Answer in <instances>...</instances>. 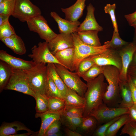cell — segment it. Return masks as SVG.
<instances>
[{"mask_svg":"<svg viewBox=\"0 0 136 136\" xmlns=\"http://www.w3.org/2000/svg\"><path fill=\"white\" fill-rule=\"evenodd\" d=\"M120 116L116 117L111 121L97 127L94 131L93 135L105 136V132L109 127L112 123L119 119Z\"/></svg>","mask_w":136,"mask_h":136,"instance_id":"cell-40","label":"cell"},{"mask_svg":"<svg viewBox=\"0 0 136 136\" xmlns=\"http://www.w3.org/2000/svg\"><path fill=\"white\" fill-rule=\"evenodd\" d=\"M32 53L28 56L37 64L43 63H58L60 64L53 55L49 47L48 43L40 42L37 46L35 45L31 49Z\"/></svg>","mask_w":136,"mask_h":136,"instance_id":"cell-11","label":"cell"},{"mask_svg":"<svg viewBox=\"0 0 136 136\" xmlns=\"http://www.w3.org/2000/svg\"><path fill=\"white\" fill-rule=\"evenodd\" d=\"M127 74L136 76V66L129 67Z\"/></svg>","mask_w":136,"mask_h":136,"instance_id":"cell-49","label":"cell"},{"mask_svg":"<svg viewBox=\"0 0 136 136\" xmlns=\"http://www.w3.org/2000/svg\"><path fill=\"white\" fill-rule=\"evenodd\" d=\"M136 50V45L132 42L118 50L122 64V68L119 75L120 80L127 81L128 70L133 54Z\"/></svg>","mask_w":136,"mask_h":136,"instance_id":"cell-12","label":"cell"},{"mask_svg":"<svg viewBox=\"0 0 136 136\" xmlns=\"http://www.w3.org/2000/svg\"><path fill=\"white\" fill-rule=\"evenodd\" d=\"M50 15L57 23L60 33L72 34L77 32L81 24L78 20L72 21L63 19L54 12H51Z\"/></svg>","mask_w":136,"mask_h":136,"instance_id":"cell-16","label":"cell"},{"mask_svg":"<svg viewBox=\"0 0 136 136\" xmlns=\"http://www.w3.org/2000/svg\"><path fill=\"white\" fill-rule=\"evenodd\" d=\"M129 74L130 76L132 82L136 88V76L133 75Z\"/></svg>","mask_w":136,"mask_h":136,"instance_id":"cell-50","label":"cell"},{"mask_svg":"<svg viewBox=\"0 0 136 136\" xmlns=\"http://www.w3.org/2000/svg\"><path fill=\"white\" fill-rule=\"evenodd\" d=\"M15 4V0H5L0 3V14L12 15Z\"/></svg>","mask_w":136,"mask_h":136,"instance_id":"cell-36","label":"cell"},{"mask_svg":"<svg viewBox=\"0 0 136 136\" xmlns=\"http://www.w3.org/2000/svg\"><path fill=\"white\" fill-rule=\"evenodd\" d=\"M5 0H0V3L2 2L3 1H4Z\"/></svg>","mask_w":136,"mask_h":136,"instance_id":"cell-54","label":"cell"},{"mask_svg":"<svg viewBox=\"0 0 136 136\" xmlns=\"http://www.w3.org/2000/svg\"><path fill=\"white\" fill-rule=\"evenodd\" d=\"M95 64L94 62L89 57L84 59L79 63L76 72L78 74L83 73L88 70Z\"/></svg>","mask_w":136,"mask_h":136,"instance_id":"cell-41","label":"cell"},{"mask_svg":"<svg viewBox=\"0 0 136 136\" xmlns=\"http://www.w3.org/2000/svg\"><path fill=\"white\" fill-rule=\"evenodd\" d=\"M66 135L68 136H82V135L79 132H76L68 128L65 130Z\"/></svg>","mask_w":136,"mask_h":136,"instance_id":"cell-46","label":"cell"},{"mask_svg":"<svg viewBox=\"0 0 136 136\" xmlns=\"http://www.w3.org/2000/svg\"><path fill=\"white\" fill-rule=\"evenodd\" d=\"M54 64L58 73L67 88L84 97L87 89V84L81 80L78 73L72 72L60 64Z\"/></svg>","mask_w":136,"mask_h":136,"instance_id":"cell-5","label":"cell"},{"mask_svg":"<svg viewBox=\"0 0 136 136\" xmlns=\"http://www.w3.org/2000/svg\"><path fill=\"white\" fill-rule=\"evenodd\" d=\"M104 66L95 64L86 72L78 75L87 82L94 79L100 74H103Z\"/></svg>","mask_w":136,"mask_h":136,"instance_id":"cell-29","label":"cell"},{"mask_svg":"<svg viewBox=\"0 0 136 136\" xmlns=\"http://www.w3.org/2000/svg\"><path fill=\"white\" fill-rule=\"evenodd\" d=\"M13 68L4 61H0V91L1 92L8 83Z\"/></svg>","mask_w":136,"mask_h":136,"instance_id":"cell-27","label":"cell"},{"mask_svg":"<svg viewBox=\"0 0 136 136\" xmlns=\"http://www.w3.org/2000/svg\"><path fill=\"white\" fill-rule=\"evenodd\" d=\"M128 108L130 121L136 122V106L133 104Z\"/></svg>","mask_w":136,"mask_h":136,"instance_id":"cell-44","label":"cell"},{"mask_svg":"<svg viewBox=\"0 0 136 136\" xmlns=\"http://www.w3.org/2000/svg\"><path fill=\"white\" fill-rule=\"evenodd\" d=\"M127 134L130 136H136V122L131 121L127 122L122 129L120 135Z\"/></svg>","mask_w":136,"mask_h":136,"instance_id":"cell-39","label":"cell"},{"mask_svg":"<svg viewBox=\"0 0 136 136\" xmlns=\"http://www.w3.org/2000/svg\"><path fill=\"white\" fill-rule=\"evenodd\" d=\"M134 28L136 29V28Z\"/></svg>","mask_w":136,"mask_h":136,"instance_id":"cell-55","label":"cell"},{"mask_svg":"<svg viewBox=\"0 0 136 136\" xmlns=\"http://www.w3.org/2000/svg\"><path fill=\"white\" fill-rule=\"evenodd\" d=\"M127 81L131 91L133 104L136 106V88L132 82L130 75L128 74H127Z\"/></svg>","mask_w":136,"mask_h":136,"instance_id":"cell-43","label":"cell"},{"mask_svg":"<svg viewBox=\"0 0 136 136\" xmlns=\"http://www.w3.org/2000/svg\"><path fill=\"white\" fill-rule=\"evenodd\" d=\"M95 117L91 115L83 117L81 123L78 128L80 131L85 135L93 134L98 125Z\"/></svg>","mask_w":136,"mask_h":136,"instance_id":"cell-26","label":"cell"},{"mask_svg":"<svg viewBox=\"0 0 136 136\" xmlns=\"http://www.w3.org/2000/svg\"><path fill=\"white\" fill-rule=\"evenodd\" d=\"M61 133L59 132L50 134L49 136H61Z\"/></svg>","mask_w":136,"mask_h":136,"instance_id":"cell-51","label":"cell"},{"mask_svg":"<svg viewBox=\"0 0 136 136\" xmlns=\"http://www.w3.org/2000/svg\"><path fill=\"white\" fill-rule=\"evenodd\" d=\"M22 130H25L28 132H33L19 122L4 123L0 127V136H11L17 134L18 131Z\"/></svg>","mask_w":136,"mask_h":136,"instance_id":"cell-21","label":"cell"},{"mask_svg":"<svg viewBox=\"0 0 136 136\" xmlns=\"http://www.w3.org/2000/svg\"><path fill=\"white\" fill-rule=\"evenodd\" d=\"M26 22L30 30L37 33L41 39L48 43L57 35L51 28L47 20L41 15L33 17Z\"/></svg>","mask_w":136,"mask_h":136,"instance_id":"cell-9","label":"cell"},{"mask_svg":"<svg viewBox=\"0 0 136 136\" xmlns=\"http://www.w3.org/2000/svg\"><path fill=\"white\" fill-rule=\"evenodd\" d=\"M84 108L65 106L62 115L69 117L79 118L83 117Z\"/></svg>","mask_w":136,"mask_h":136,"instance_id":"cell-34","label":"cell"},{"mask_svg":"<svg viewBox=\"0 0 136 136\" xmlns=\"http://www.w3.org/2000/svg\"><path fill=\"white\" fill-rule=\"evenodd\" d=\"M95 64L104 66L112 65L117 67L120 72L122 67L121 59L118 50L110 47L104 52L89 56Z\"/></svg>","mask_w":136,"mask_h":136,"instance_id":"cell-10","label":"cell"},{"mask_svg":"<svg viewBox=\"0 0 136 136\" xmlns=\"http://www.w3.org/2000/svg\"><path fill=\"white\" fill-rule=\"evenodd\" d=\"M48 98V111L62 112L65 106L64 99L58 97H50Z\"/></svg>","mask_w":136,"mask_h":136,"instance_id":"cell-30","label":"cell"},{"mask_svg":"<svg viewBox=\"0 0 136 136\" xmlns=\"http://www.w3.org/2000/svg\"><path fill=\"white\" fill-rule=\"evenodd\" d=\"M108 42L111 48L118 50L129 43L122 39L119 33L116 32L114 30L111 40Z\"/></svg>","mask_w":136,"mask_h":136,"instance_id":"cell-35","label":"cell"},{"mask_svg":"<svg viewBox=\"0 0 136 136\" xmlns=\"http://www.w3.org/2000/svg\"><path fill=\"white\" fill-rule=\"evenodd\" d=\"M83 118H72L62 115L60 118L61 122L67 128L75 131L80 125Z\"/></svg>","mask_w":136,"mask_h":136,"instance_id":"cell-33","label":"cell"},{"mask_svg":"<svg viewBox=\"0 0 136 136\" xmlns=\"http://www.w3.org/2000/svg\"><path fill=\"white\" fill-rule=\"evenodd\" d=\"M64 99L66 107L84 108L85 106L84 97L81 96L75 91L69 88Z\"/></svg>","mask_w":136,"mask_h":136,"instance_id":"cell-24","label":"cell"},{"mask_svg":"<svg viewBox=\"0 0 136 136\" xmlns=\"http://www.w3.org/2000/svg\"><path fill=\"white\" fill-rule=\"evenodd\" d=\"M136 66V50L134 52L129 67Z\"/></svg>","mask_w":136,"mask_h":136,"instance_id":"cell-48","label":"cell"},{"mask_svg":"<svg viewBox=\"0 0 136 136\" xmlns=\"http://www.w3.org/2000/svg\"><path fill=\"white\" fill-rule=\"evenodd\" d=\"M116 8V4H114L112 5L107 4L104 7V10L106 13L109 14L111 18L112 23L114 31L119 33L118 25L116 18L115 10Z\"/></svg>","mask_w":136,"mask_h":136,"instance_id":"cell-37","label":"cell"},{"mask_svg":"<svg viewBox=\"0 0 136 136\" xmlns=\"http://www.w3.org/2000/svg\"><path fill=\"white\" fill-rule=\"evenodd\" d=\"M16 34L9 20L0 26V39L7 38Z\"/></svg>","mask_w":136,"mask_h":136,"instance_id":"cell-38","label":"cell"},{"mask_svg":"<svg viewBox=\"0 0 136 136\" xmlns=\"http://www.w3.org/2000/svg\"><path fill=\"white\" fill-rule=\"evenodd\" d=\"M48 75L46 96L48 98L58 97L63 99L58 89L48 74Z\"/></svg>","mask_w":136,"mask_h":136,"instance_id":"cell-32","label":"cell"},{"mask_svg":"<svg viewBox=\"0 0 136 136\" xmlns=\"http://www.w3.org/2000/svg\"><path fill=\"white\" fill-rule=\"evenodd\" d=\"M74 47L58 51L54 56L60 64L71 71H73L75 57Z\"/></svg>","mask_w":136,"mask_h":136,"instance_id":"cell-20","label":"cell"},{"mask_svg":"<svg viewBox=\"0 0 136 136\" xmlns=\"http://www.w3.org/2000/svg\"><path fill=\"white\" fill-rule=\"evenodd\" d=\"M124 17L130 25L136 20V11L132 13L125 15Z\"/></svg>","mask_w":136,"mask_h":136,"instance_id":"cell-45","label":"cell"},{"mask_svg":"<svg viewBox=\"0 0 136 136\" xmlns=\"http://www.w3.org/2000/svg\"><path fill=\"white\" fill-rule=\"evenodd\" d=\"M61 122L60 119L54 122L48 128L44 136H49L51 134L59 132Z\"/></svg>","mask_w":136,"mask_h":136,"instance_id":"cell-42","label":"cell"},{"mask_svg":"<svg viewBox=\"0 0 136 136\" xmlns=\"http://www.w3.org/2000/svg\"><path fill=\"white\" fill-rule=\"evenodd\" d=\"M4 90L16 91L35 98V93L29 85L24 70L13 69L11 76Z\"/></svg>","mask_w":136,"mask_h":136,"instance_id":"cell-6","label":"cell"},{"mask_svg":"<svg viewBox=\"0 0 136 136\" xmlns=\"http://www.w3.org/2000/svg\"><path fill=\"white\" fill-rule=\"evenodd\" d=\"M128 108L109 107L103 103L93 110L89 115L95 117L98 124L101 125L116 117L128 114Z\"/></svg>","mask_w":136,"mask_h":136,"instance_id":"cell-8","label":"cell"},{"mask_svg":"<svg viewBox=\"0 0 136 136\" xmlns=\"http://www.w3.org/2000/svg\"><path fill=\"white\" fill-rule=\"evenodd\" d=\"M86 0H77L71 6L66 8H61L62 11L65 14V19L72 21H78L83 15Z\"/></svg>","mask_w":136,"mask_h":136,"instance_id":"cell-18","label":"cell"},{"mask_svg":"<svg viewBox=\"0 0 136 136\" xmlns=\"http://www.w3.org/2000/svg\"><path fill=\"white\" fill-rule=\"evenodd\" d=\"M9 16L4 14H0V26L9 21Z\"/></svg>","mask_w":136,"mask_h":136,"instance_id":"cell-47","label":"cell"},{"mask_svg":"<svg viewBox=\"0 0 136 136\" xmlns=\"http://www.w3.org/2000/svg\"><path fill=\"white\" fill-rule=\"evenodd\" d=\"M119 86L121 101L118 107L128 108L133 103L131 91L127 81L120 80Z\"/></svg>","mask_w":136,"mask_h":136,"instance_id":"cell-22","label":"cell"},{"mask_svg":"<svg viewBox=\"0 0 136 136\" xmlns=\"http://www.w3.org/2000/svg\"><path fill=\"white\" fill-rule=\"evenodd\" d=\"M130 120L128 114L121 115L109 127L105 132V136H116L120 128Z\"/></svg>","mask_w":136,"mask_h":136,"instance_id":"cell-28","label":"cell"},{"mask_svg":"<svg viewBox=\"0 0 136 136\" xmlns=\"http://www.w3.org/2000/svg\"><path fill=\"white\" fill-rule=\"evenodd\" d=\"M98 31L89 30L78 31V37L84 43L93 46H99L101 45L98 36Z\"/></svg>","mask_w":136,"mask_h":136,"instance_id":"cell-25","label":"cell"},{"mask_svg":"<svg viewBox=\"0 0 136 136\" xmlns=\"http://www.w3.org/2000/svg\"><path fill=\"white\" fill-rule=\"evenodd\" d=\"M35 93V99L36 101L35 109L37 113H41L47 111L48 106V98L39 93Z\"/></svg>","mask_w":136,"mask_h":136,"instance_id":"cell-31","label":"cell"},{"mask_svg":"<svg viewBox=\"0 0 136 136\" xmlns=\"http://www.w3.org/2000/svg\"><path fill=\"white\" fill-rule=\"evenodd\" d=\"M87 12L86 17L79 26L78 31L89 30L102 31L103 30V27L98 24L95 18L94 7L90 3L87 7Z\"/></svg>","mask_w":136,"mask_h":136,"instance_id":"cell-15","label":"cell"},{"mask_svg":"<svg viewBox=\"0 0 136 136\" xmlns=\"http://www.w3.org/2000/svg\"><path fill=\"white\" fill-rule=\"evenodd\" d=\"M41 15L40 8L30 0H15L14 6L12 15L22 22Z\"/></svg>","mask_w":136,"mask_h":136,"instance_id":"cell-7","label":"cell"},{"mask_svg":"<svg viewBox=\"0 0 136 136\" xmlns=\"http://www.w3.org/2000/svg\"><path fill=\"white\" fill-rule=\"evenodd\" d=\"M132 42L136 45V29H135L134 33Z\"/></svg>","mask_w":136,"mask_h":136,"instance_id":"cell-52","label":"cell"},{"mask_svg":"<svg viewBox=\"0 0 136 136\" xmlns=\"http://www.w3.org/2000/svg\"><path fill=\"white\" fill-rule=\"evenodd\" d=\"M62 112L47 111L42 113H37L35 117H40L41 120V126L37 136H44L49 127L54 122L60 119Z\"/></svg>","mask_w":136,"mask_h":136,"instance_id":"cell-17","label":"cell"},{"mask_svg":"<svg viewBox=\"0 0 136 136\" xmlns=\"http://www.w3.org/2000/svg\"><path fill=\"white\" fill-rule=\"evenodd\" d=\"M48 43L49 49L54 55L58 51L74 47L72 34L60 33Z\"/></svg>","mask_w":136,"mask_h":136,"instance_id":"cell-13","label":"cell"},{"mask_svg":"<svg viewBox=\"0 0 136 136\" xmlns=\"http://www.w3.org/2000/svg\"><path fill=\"white\" fill-rule=\"evenodd\" d=\"M120 73L119 69L115 66H104L103 74L108 85L103 102L109 107H118L121 101L119 86Z\"/></svg>","mask_w":136,"mask_h":136,"instance_id":"cell-2","label":"cell"},{"mask_svg":"<svg viewBox=\"0 0 136 136\" xmlns=\"http://www.w3.org/2000/svg\"><path fill=\"white\" fill-rule=\"evenodd\" d=\"M0 59L6 62L13 69L26 70L36 64L32 60L27 61L15 57L3 50L0 51Z\"/></svg>","mask_w":136,"mask_h":136,"instance_id":"cell-14","label":"cell"},{"mask_svg":"<svg viewBox=\"0 0 136 136\" xmlns=\"http://www.w3.org/2000/svg\"><path fill=\"white\" fill-rule=\"evenodd\" d=\"M25 71L32 90L35 93L38 92L45 95L48 76L46 64L43 63L36 64Z\"/></svg>","mask_w":136,"mask_h":136,"instance_id":"cell-4","label":"cell"},{"mask_svg":"<svg viewBox=\"0 0 136 136\" xmlns=\"http://www.w3.org/2000/svg\"><path fill=\"white\" fill-rule=\"evenodd\" d=\"M47 66L48 75L58 89L64 99L67 92L68 88L58 73L54 64L47 63Z\"/></svg>","mask_w":136,"mask_h":136,"instance_id":"cell-23","label":"cell"},{"mask_svg":"<svg viewBox=\"0 0 136 136\" xmlns=\"http://www.w3.org/2000/svg\"><path fill=\"white\" fill-rule=\"evenodd\" d=\"M104 79L102 74L87 82V89L84 96L85 102L83 117L89 115L93 110L103 103L104 96L108 86L104 82Z\"/></svg>","mask_w":136,"mask_h":136,"instance_id":"cell-1","label":"cell"},{"mask_svg":"<svg viewBox=\"0 0 136 136\" xmlns=\"http://www.w3.org/2000/svg\"><path fill=\"white\" fill-rule=\"evenodd\" d=\"M0 40L16 54L21 55L26 53V49L24 43L16 34L8 37L0 39Z\"/></svg>","mask_w":136,"mask_h":136,"instance_id":"cell-19","label":"cell"},{"mask_svg":"<svg viewBox=\"0 0 136 136\" xmlns=\"http://www.w3.org/2000/svg\"><path fill=\"white\" fill-rule=\"evenodd\" d=\"M130 25L133 27L134 28H136V20L132 23Z\"/></svg>","mask_w":136,"mask_h":136,"instance_id":"cell-53","label":"cell"},{"mask_svg":"<svg viewBox=\"0 0 136 136\" xmlns=\"http://www.w3.org/2000/svg\"><path fill=\"white\" fill-rule=\"evenodd\" d=\"M72 34L75 51L73 71H77L79 64L83 59L91 56L101 53L110 47L108 41L105 42L104 45L100 46H91L82 42L79 39L77 32Z\"/></svg>","mask_w":136,"mask_h":136,"instance_id":"cell-3","label":"cell"}]
</instances>
